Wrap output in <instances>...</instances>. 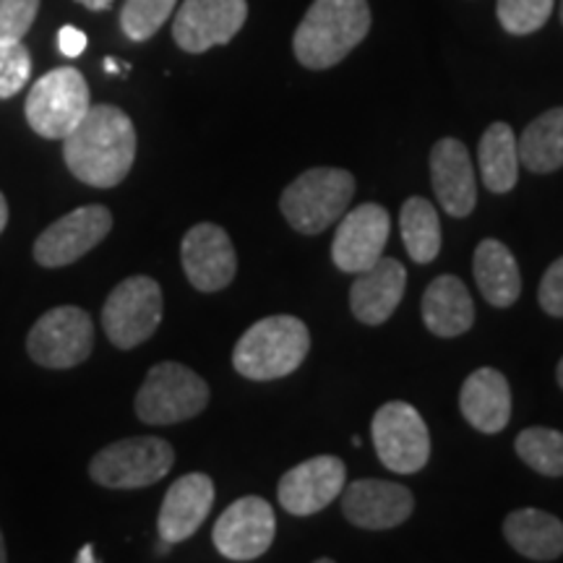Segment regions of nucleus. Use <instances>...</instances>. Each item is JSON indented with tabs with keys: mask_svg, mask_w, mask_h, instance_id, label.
<instances>
[{
	"mask_svg": "<svg viewBox=\"0 0 563 563\" xmlns=\"http://www.w3.org/2000/svg\"><path fill=\"white\" fill-rule=\"evenodd\" d=\"M110 230L112 214L102 203L68 211L34 241V262L45 269H60V266L79 262L110 235Z\"/></svg>",
	"mask_w": 563,
	"mask_h": 563,
	"instance_id": "9b49d317",
	"label": "nucleus"
},
{
	"mask_svg": "<svg viewBox=\"0 0 563 563\" xmlns=\"http://www.w3.org/2000/svg\"><path fill=\"white\" fill-rule=\"evenodd\" d=\"M538 300L540 308H543L548 316L563 319V256L555 258V262L548 266L543 282H540Z\"/></svg>",
	"mask_w": 563,
	"mask_h": 563,
	"instance_id": "473e14b6",
	"label": "nucleus"
},
{
	"mask_svg": "<svg viewBox=\"0 0 563 563\" xmlns=\"http://www.w3.org/2000/svg\"><path fill=\"white\" fill-rule=\"evenodd\" d=\"M477 162L485 188L493 194H509L519 180V152L517 136L509 123H493L483 133L477 146Z\"/></svg>",
	"mask_w": 563,
	"mask_h": 563,
	"instance_id": "a878e982",
	"label": "nucleus"
},
{
	"mask_svg": "<svg viewBox=\"0 0 563 563\" xmlns=\"http://www.w3.org/2000/svg\"><path fill=\"white\" fill-rule=\"evenodd\" d=\"M79 563H91L95 561V551H91V545H84L79 551V559H76Z\"/></svg>",
	"mask_w": 563,
	"mask_h": 563,
	"instance_id": "e433bc0d",
	"label": "nucleus"
},
{
	"mask_svg": "<svg viewBox=\"0 0 563 563\" xmlns=\"http://www.w3.org/2000/svg\"><path fill=\"white\" fill-rule=\"evenodd\" d=\"M63 159L91 188H115L136 159V129L115 104H95L63 139Z\"/></svg>",
	"mask_w": 563,
	"mask_h": 563,
	"instance_id": "f257e3e1",
	"label": "nucleus"
},
{
	"mask_svg": "<svg viewBox=\"0 0 563 563\" xmlns=\"http://www.w3.org/2000/svg\"><path fill=\"white\" fill-rule=\"evenodd\" d=\"M95 347V323L79 306H58L42 313L26 336V352L42 368L68 371L81 365Z\"/></svg>",
	"mask_w": 563,
	"mask_h": 563,
	"instance_id": "1a4fd4ad",
	"label": "nucleus"
},
{
	"mask_svg": "<svg viewBox=\"0 0 563 563\" xmlns=\"http://www.w3.org/2000/svg\"><path fill=\"white\" fill-rule=\"evenodd\" d=\"M175 452L157 435H133L100 449L89 462L91 481L112 490L150 488L173 470Z\"/></svg>",
	"mask_w": 563,
	"mask_h": 563,
	"instance_id": "39448f33",
	"label": "nucleus"
},
{
	"mask_svg": "<svg viewBox=\"0 0 563 563\" xmlns=\"http://www.w3.org/2000/svg\"><path fill=\"white\" fill-rule=\"evenodd\" d=\"M311 350V332L295 316L256 321L232 350V365L251 382H274L295 373Z\"/></svg>",
	"mask_w": 563,
	"mask_h": 563,
	"instance_id": "7ed1b4c3",
	"label": "nucleus"
},
{
	"mask_svg": "<svg viewBox=\"0 0 563 563\" xmlns=\"http://www.w3.org/2000/svg\"><path fill=\"white\" fill-rule=\"evenodd\" d=\"M342 511L361 530H391L410 519L412 493L389 481H357L342 488Z\"/></svg>",
	"mask_w": 563,
	"mask_h": 563,
	"instance_id": "f3484780",
	"label": "nucleus"
},
{
	"mask_svg": "<svg viewBox=\"0 0 563 563\" xmlns=\"http://www.w3.org/2000/svg\"><path fill=\"white\" fill-rule=\"evenodd\" d=\"M399 228H402L405 249L412 262L431 264L441 251V222L439 211L428 199L412 196L402 203L399 214Z\"/></svg>",
	"mask_w": 563,
	"mask_h": 563,
	"instance_id": "bb28decb",
	"label": "nucleus"
},
{
	"mask_svg": "<svg viewBox=\"0 0 563 563\" xmlns=\"http://www.w3.org/2000/svg\"><path fill=\"white\" fill-rule=\"evenodd\" d=\"M211 506H214V483L209 475L191 473L178 477L162 501L157 519L159 538L170 545L188 540L207 522Z\"/></svg>",
	"mask_w": 563,
	"mask_h": 563,
	"instance_id": "6ab92c4d",
	"label": "nucleus"
},
{
	"mask_svg": "<svg viewBox=\"0 0 563 563\" xmlns=\"http://www.w3.org/2000/svg\"><path fill=\"white\" fill-rule=\"evenodd\" d=\"M344 477H347L344 462L332 454L313 456V460L287 470L277 488L282 509L295 517H308V514L327 509L342 493Z\"/></svg>",
	"mask_w": 563,
	"mask_h": 563,
	"instance_id": "2eb2a0df",
	"label": "nucleus"
},
{
	"mask_svg": "<svg viewBox=\"0 0 563 563\" xmlns=\"http://www.w3.org/2000/svg\"><path fill=\"white\" fill-rule=\"evenodd\" d=\"M37 11L40 0H0V40H24Z\"/></svg>",
	"mask_w": 563,
	"mask_h": 563,
	"instance_id": "2f4dec72",
	"label": "nucleus"
},
{
	"mask_svg": "<svg viewBox=\"0 0 563 563\" xmlns=\"http://www.w3.org/2000/svg\"><path fill=\"white\" fill-rule=\"evenodd\" d=\"M162 311L165 298L159 282L139 274L123 279L108 295L102 308V329L118 350H133L152 340L162 323Z\"/></svg>",
	"mask_w": 563,
	"mask_h": 563,
	"instance_id": "6e6552de",
	"label": "nucleus"
},
{
	"mask_svg": "<svg viewBox=\"0 0 563 563\" xmlns=\"http://www.w3.org/2000/svg\"><path fill=\"white\" fill-rule=\"evenodd\" d=\"M519 460L534 473L548 477L563 475V433L553 428H527L514 441Z\"/></svg>",
	"mask_w": 563,
	"mask_h": 563,
	"instance_id": "cd10ccee",
	"label": "nucleus"
},
{
	"mask_svg": "<svg viewBox=\"0 0 563 563\" xmlns=\"http://www.w3.org/2000/svg\"><path fill=\"white\" fill-rule=\"evenodd\" d=\"M91 108L89 84L81 70L53 68L26 95V123L42 139L63 141Z\"/></svg>",
	"mask_w": 563,
	"mask_h": 563,
	"instance_id": "0eeeda50",
	"label": "nucleus"
},
{
	"mask_svg": "<svg viewBox=\"0 0 563 563\" xmlns=\"http://www.w3.org/2000/svg\"><path fill=\"white\" fill-rule=\"evenodd\" d=\"M249 19L245 0H186L175 13L173 40L186 53H207L228 45Z\"/></svg>",
	"mask_w": 563,
	"mask_h": 563,
	"instance_id": "ddd939ff",
	"label": "nucleus"
},
{
	"mask_svg": "<svg viewBox=\"0 0 563 563\" xmlns=\"http://www.w3.org/2000/svg\"><path fill=\"white\" fill-rule=\"evenodd\" d=\"M389 211L378 203H361L344 214L332 243V258L342 272H365L382 258L389 241Z\"/></svg>",
	"mask_w": 563,
	"mask_h": 563,
	"instance_id": "dca6fc26",
	"label": "nucleus"
},
{
	"mask_svg": "<svg viewBox=\"0 0 563 563\" xmlns=\"http://www.w3.org/2000/svg\"><path fill=\"white\" fill-rule=\"evenodd\" d=\"M368 32V0H313L295 30V58L311 70H327L347 58Z\"/></svg>",
	"mask_w": 563,
	"mask_h": 563,
	"instance_id": "f03ea898",
	"label": "nucleus"
},
{
	"mask_svg": "<svg viewBox=\"0 0 563 563\" xmlns=\"http://www.w3.org/2000/svg\"><path fill=\"white\" fill-rule=\"evenodd\" d=\"M32 74V55L24 40H0V100H11L26 87Z\"/></svg>",
	"mask_w": 563,
	"mask_h": 563,
	"instance_id": "7c9ffc66",
	"label": "nucleus"
},
{
	"mask_svg": "<svg viewBox=\"0 0 563 563\" xmlns=\"http://www.w3.org/2000/svg\"><path fill=\"white\" fill-rule=\"evenodd\" d=\"M475 282L483 298L496 308H509L522 295V274L514 253L501 241H483L475 251L473 262Z\"/></svg>",
	"mask_w": 563,
	"mask_h": 563,
	"instance_id": "b1692460",
	"label": "nucleus"
},
{
	"mask_svg": "<svg viewBox=\"0 0 563 563\" xmlns=\"http://www.w3.org/2000/svg\"><path fill=\"white\" fill-rule=\"evenodd\" d=\"M104 68H108V74H118V70H121V66H118V60H112V58L104 60Z\"/></svg>",
	"mask_w": 563,
	"mask_h": 563,
	"instance_id": "4c0bfd02",
	"label": "nucleus"
},
{
	"mask_svg": "<svg viewBox=\"0 0 563 563\" xmlns=\"http://www.w3.org/2000/svg\"><path fill=\"white\" fill-rule=\"evenodd\" d=\"M464 420L481 433H501L511 420V389L501 371L481 368L467 378L460 394Z\"/></svg>",
	"mask_w": 563,
	"mask_h": 563,
	"instance_id": "412c9836",
	"label": "nucleus"
},
{
	"mask_svg": "<svg viewBox=\"0 0 563 563\" xmlns=\"http://www.w3.org/2000/svg\"><path fill=\"white\" fill-rule=\"evenodd\" d=\"M373 443L378 460L386 470L399 475H412L428 464L431 435L426 420L407 402H386L373 415Z\"/></svg>",
	"mask_w": 563,
	"mask_h": 563,
	"instance_id": "9d476101",
	"label": "nucleus"
},
{
	"mask_svg": "<svg viewBox=\"0 0 563 563\" xmlns=\"http://www.w3.org/2000/svg\"><path fill=\"white\" fill-rule=\"evenodd\" d=\"M422 321L435 336L452 340L470 332L475 323V302L464 282L454 274H441L422 295Z\"/></svg>",
	"mask_w": 563,
	"mask_h": 563,
	"instance_id": "4be33fe9",
	"label": "nucleus"
},
{
	"mask_svg": "<svg viewBox=\"0 0 563 563\" xmlns=\"http://www.w3.org/2000/svg\"><path fill=\"white\" fill-rule=\"evenodd\" d=\"M5 224H9V203H5V196L0 194V232L5 230Z\"/></svg>",
	"mask_w": 563,
	"mask_h": 563,
	"instance_id": "c9c22d12",
	"label": "nucleus"
},
{
	"mask_svg": "<svg viewBox=\"0 0 563 563\" xmlns=\"http://www.w3.org/2000/svg\"><path fill=\"white\" fill-rule=\"evenodd\" d=\"M553 5L555 0H498L496 13L506 32L527 37V34L543 30L551 19Z\"/></svg>",
	"mask_w": 563,
	"mask_h": 563,
	"instance_id": "c756f323",
	"label": "nucleus"
},
{
	"mask_svg": "<svg viewBox=\"0 0 563 563\" xmlns=\"http://www.w3.org/2000/svg\"><path fill=\"white\" fill-rule=\"evenodd\" d=\"M178 0H125L121 11V30L133 42H146L173 16Z\"/></svg>",
	"mask_w": 563,
	"mask_h": 563,
	"instance_id": "c85d7f7f",
	"label": "nucleus"
},
{
	"mask_svg": "<svg viewBox=\"0 0 563 563\" xmlns=\"http://www.w3.org/2000/svg\"><path fill=\"white\" fill-rule=\"evenodd\" d=\"M405 285L407 272L397 258H378L365 272H357V279L352 282L350 290V308L355 319L368 327L389 321L402 302Z\"/></svg>",
	"mask_w": 563,
	"mask_h": 563,
	"instance_id": "aec40b11",
	"label": "nucleus"
},
{
	"mask_svg": "<svg viewBox=\"0 0 563 563\" xmlns=\"http://www.w3.org/2000/svg\"><path fill=\"white\" fill-rule=\"evenodd\" d=\"M209 405V384L180 363H157L136 394V415L146 426L191 420Z\"/></svg>",
	"mask_w": 563,
	"mask_h": 563,
	"instance_id": "423d86ee",
	"label": "nucleus"
},
{
	"mask_svg": "<svg viewBox=\"0 0 563 563\" xmlns=\"http://www.w3.org/2000/svg\"><path fill=\"white\" fill-rule=\"evenodd\" d=\"M274 532H277V519L269 501L262 496H243L217 519L214 548L230 561H256L269 551Z\"/></svg>",
	"mask_w": 563,
	"mask_h": 563,
	"instance_id": "f8f14e48",
	"label": "nucleus"
},
{
	"mask_svg": "<svg viewBox=\"0 0 563 563\" xmlns=\"http://www.w3.org/2000/svg\"><path fill=\"white\" fill-rule=\"evenodd\" d=\"M180 262L186 277L199 292H220L235 279V245L220 224L201 222L186 232L180 243Z\"/></svg>",
	"mask_w": 563,
	"mask_h": 563,
	"instance_id": "4468645a",
	"label": "nucleus"
},
{
	"mask_svg": "<svg viewBox=\"0 0 563 563\" xmlns=\"http://www.w3.org/2000/svg\"><path fill=\"white\" fill-rule=\"evenodd\" d=\"M555 378H559V386L563 389V357H561V363H559V371H555Z\"/></svg>",
	"mask_w": 563,
	"mask_h": 563,
	"instance_id": "ea45409f",
	"label": "nucleus"
},
{
	"mask_svg": "<svg viewBox=\"0 0 563 563\" xmlns=\"http://www.w3.org/2000/svg\"><path fill=\"white\" fill-rule=\"evenodd\" d=\"M355 196V178L340 167H313L282 191L279 209L292 230L321 235L347 211Z\"/></svg>",
	"mask_w": 563,
	"mask_h": 563,
	"instance_id": "20e7f679",
	"label": "nucleus"
},
{
	"mask_svg": "<svg viewBox=\"0 0 563 563\" xmlns=\"http://www.w3.org/2000/svg\"><path fill=\"white\" fill-rule=\"evenodd\" d=\"M76 3H81L84 9H89V11H108L112 5V0H76Z\"/></svg>",
	"mask_w": 563,
	"mask_h": 563,
	"instance_id": "f704fd0d",
	"label": "nucleus"
},
{
	"mask_svg": "<svg viewBox=\"0 0 563 563\" xmlns=\"http://www.w3.org/2000/svg\"><path fill=\"white\" fill-rule=\"evenodd\" d=\"M431 183L435 199L441 201L449 217L473 214L477 203V183L473 159H470L467 146L460 139H441L431 152Z\"/></svg>",
	"mask_w": 563,
	"mask_h": 563,
	"instance_id": "a211bd4d",
	"label": "nucleus"
},
{
	"mask_svg": "<svg viewBox=\"0 0 563 563\" xmlns=\"http://www.w3.org/2000/svg\"><path fill=\"white\" fill-rule=\"evenodd\" d=\"M519 165L534 175H548L563 167V108L538 115L517 136Z\"/></svg>",
	"mask_w": 563,
	"mask_h": 563,
	"instance_id": "393cba45",
	"label": "nucleus"
},
{
	"mask_svg": "<svg viewBox=\"0 0 563 563\" xmlns=\"http://www.w3.org/2000/svg\"><path fill=\"white\" fill-rule=\"evenodd\" d=\"M87 42H89L87 34L70 24L63 26V30L58 32V47L66 58H79V55L87 51Z\"/></svg>",
	"mask_w": 563,
	"mask_h": 563,
	"instance_id": "72a5a7b5",
	"label": "nucleus"
},
{
	"mask_svg": "<svg viewBox=\"0 0 563 563\" xmlns=\"http://www.w3.org/2000/svg\"><path fill=\"white\" fill-rule=\"evenodd\" d=\"M504 534L514 551L530 561H555L563 555V522L548 511H511L504 522Z\"/></svg>",
	"mask_w": 563,
	"mask_h": 563,
	"instance_id": "5701e85b",
	"label": "nucleus"
},
{
	"mask_svg": "<svg viewBox=\"0 0 563 563\" xmlns=\"http://www.w3.org/2000/svg\"><path fill=\"white\" fill-rule=\"evenodd\" d=\"M9 561V553H5V540H3V532H0V563Z\"/></svg>",
	"mask_w": 563,
	"mask_h": 563,
	"instance_id": "58836bf2",
	"label": "nucleus"
},
{
	"mask_svg": "<svg viewBox=\"0 0 563 563\" xmlns=\"http://www.w3.org/2000/svg\"><path fill=\"white\" fill-rule=\"evenodd\" d=\"M561 24H563V0H561Z\"/></svg>",
	"mask_w": 563,
	"mask_h": 563,
	"instance_id": "a19ab883",
	"label": "nucleus"
}]
</instances>
